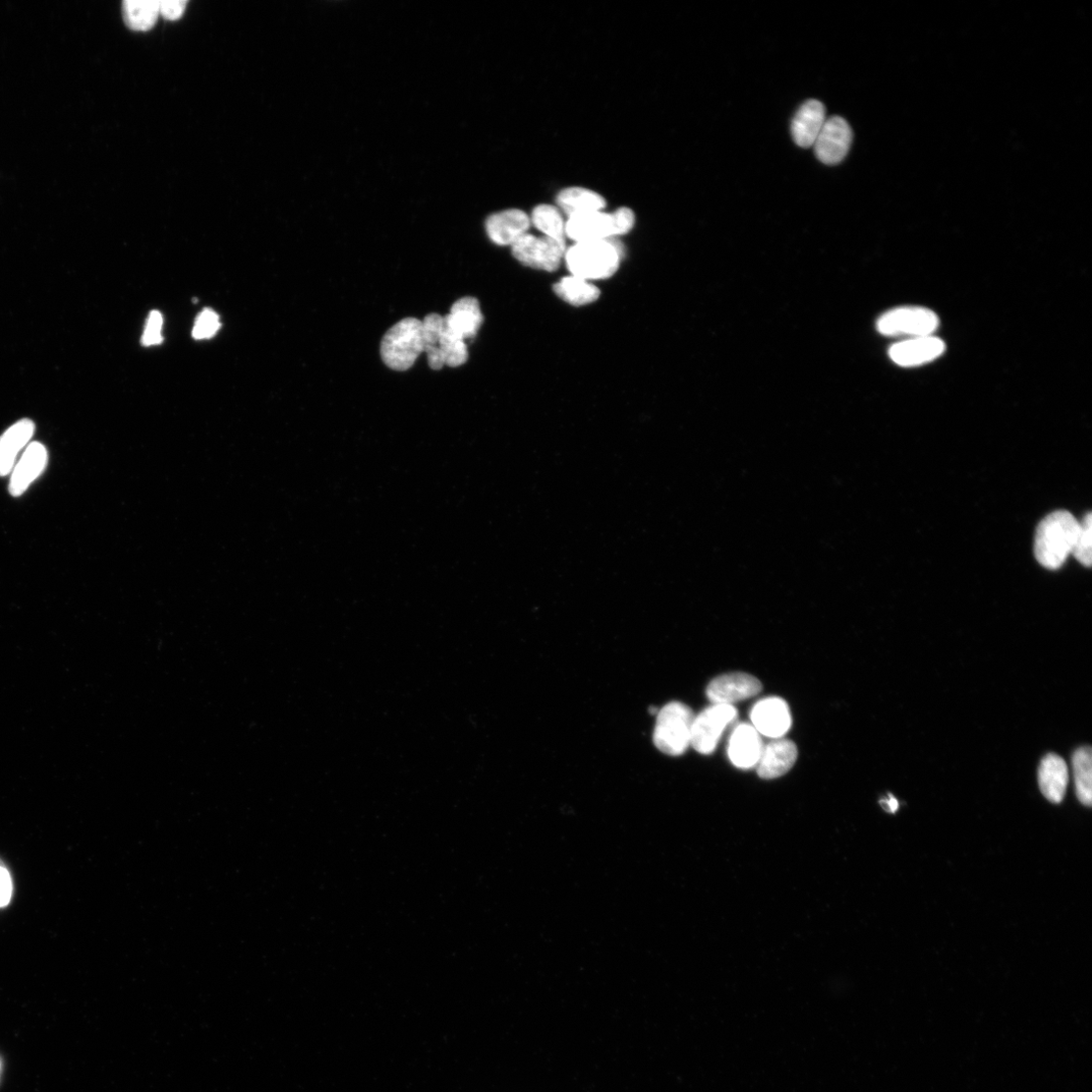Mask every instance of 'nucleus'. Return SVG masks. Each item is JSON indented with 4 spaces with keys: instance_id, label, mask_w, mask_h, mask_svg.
Returning a JSON list of instances; mask_svg holds the SVG:
<instances>
[{
    "instance_id": "obj_1",
    "label": "nucleus",
    "mask_w": 1092,
    "mask_h": 1092,
    "mask_svg": "<svg viewBox=\"0 0 1092 1092\" xmlns=\"http://www.w3.org/2000/svg\"><path fill=\"white\" fill-rule=\"evenodd\" d=\"M1079 522L1068 511H1055L1040 523L1034 537V556L1041 565L1057 569L1072 554Z\"/></svg>"
},
{
    "instance_id": "obj_2",
    "label": "nucleus",
    "mask_w": 1092,
    "mask_h": 1092,
    "mask_svg": "<svg viewBox=\"0 0 1092 1092\" xmlns=\"http://www.w3.org/2000/svg\"><path fill=\"white\" fill-rule=\"evenodd\" d=\"M623 247L614 238L576 243L566 249L564 258L573 276L585 280L606 279L618 269Z\"/></svg>"
},
{
    "instance_id": "obj_3",
    "label": "nucleus",
    "mask_w": 1092,
    "mask_h": 1092,
    "mask_svg": "<svg viewBox=\"0 0 1092 1092\" xmlns=\"http://www.w3.org/2000/svg\"><path fill=\"white\" fill-rule=\"evenodd\" d=\"M424 353L422 321L406 318L394 324L385 334L381 344V356L385 365L392 371L410 370Z\"/></svg>"
},
{
    "instance_id": "obj_4",
    "label": "nucleus",
    "mask_w": 1092,
    "mask_h": 1092,
    "mask_svg": "<svg viewBox=\"0 0 1092 1092\" xmlns=\"http://www.w3.org/2000/svg\"><path fill=\"white\" fill-rule=\"evenodd\" d=\"M422 326L424 353L432 370L439 371L444 366L457 368L468 362L466 342L457 339L447 330L443 316L429 314L422 321Z\"/></svg>"
},
{
    "instance_id": "obj_5",
    "label": "nucleus",
    "mask_w": 1092,
    "mask_h": 1092,
    "mask_svg": "<svg viewBox=\"0 0 1092 1092\" xmlns=\"http://www.w3.org/2000/svg\"><path fill=\"white\" fill-rule=\"evenodd\" d=\"M692 709L681 702H671L657 713L654 742L662 753L677 757L692 745L695 721Z\"/></svg>"
},
{
    "instance_id": "obj_6",
    "label": "nucleus",
    "mask_w": 1092,
    "mask_h": 1092,
    "mask_svg": "<svg viewBox=\"0 0 1092 1092\" xmlns=\"http://www.w3.org/2000/svg\"><path fill=\"white\" fill-rule=\"evenodd\" d=\"M936 313L922 307H901L883 314L877 321L878 331L891 337L931 336L939 327Z\"/></svg>"
},
{
    "instance_id": "obj_7",
    "label": "nucleus",
    "mask_w": 1092,
    "mask_h": 1092,
    "mask_svg": "<svg viewBox=\"0 0 1092 1092\" xmlns=\"http://www.w3.org/2000/svg\"><path fill=\"white\" fill-rule=\"evenodd\" d=\"M737 717L732 705L714 704L695 718L692 745L703 755L712 754L724 729Z\"/></svg>"
},
{
    "instance_id": "obj_8",
    "label": "nucleus",
    "mask_w": 1092,
    "mask_h": 1092,
    "mask_svg": "<svg viewBox=\"0 0 1092 1092\" xmlns=\"http://www.w3.org/2000/svg\"><path fill=\"white\" fill-rule=\"evenodd\" d=\"M511 247L513 256L524 265L549 272L559 267L566 251L565 242L546 236L537 237L530 234L517 240Z\"/></svg>"
},
{
    "instance_id": "obj_9",
    "label": "nucleus",
    "mask_w": 1092,
    "mask_h": 1092,
    "mask_svg": "<svg viewBox=\"0 0 1092 1092\" xmlns=\"http://www.w3.org/2000/svg\"><path fill=\"white\" fill-rule=\"evenodd\" d=\"M565 236L576 243L601 241L619 236L613 213L603 211L583 213L568 217Z\"/></svg>"
},
{
    "instance_id": "obj_10",
    "label": "nucleus",
    "mask_w": 1092,
    "mask_h": 1092,
    "mask_svg": "<svg viewBox=\"0 0 1092 1092\" xmlns=\"http://www.w3.org/2000/svg\"><path fill=\"white\" fill-rule=\"evenodd\" d=\"M762 692L761 682L752 675L731 673L712 680L706 696L713 704L732 705L750 700Z\"/></svg>"
},
{
    "instance_id": "obj_11",
    "label": "nucleus",
    "mask_w": 1092,
    "mask_h": 1092,
    "mask_svg": "<svg viewBox=\"0 0 1092 1092\" xmlns=\"http://www.w3.org/2000/svg\"><path fill=\"white\" fill-rule=\"evenodd\" d=\"M853 141L850 125L841 117L827 119L814 148L818 159L827 165H837L848 155Z\"/></svg>"
},
{
    "instance_id": "obj_12",
    "label": "nucleus",
    "mask_w": 1092,
    "mask_h": 1092,
    "mask_svg": "<svg viewBox=\"0 0 1092 1092\" xmlns=\"http://www.w3.org/2000/svg\"><path fill=\"white\" fill-rule=\"evenodd\" d=\"M946 350L945 343L933 335L908 338L890 348L889 357L898 366L911 368L931 363Z\"/></svg>"
},
{
    "instance_id": "obj_13",
    "label": "nucleus",
    "mask_w": 1092,
    "mask_h": 1092,
    "mask_svg": "<svg viewBox=\"0 0 1092 1092\" xmlns=\"http://www.w3.org/2000/svg\"><path fill=\"white\" fill-rule=\"evenodd\" d=\"M764 749L761 734L748 723L737 725L729 739L728 757L739 769L757 767Z\"/></svg>"
},
{
    "instance_id": "obj_14",
    "label": "nucleus",
    "mask_w": 1092,
    "mask_h": 1092,
    "mask_svg": "<svg viewBox=\"0 0 1092 1092\" xmlns=\"http://www.w3.org/2000/svg\"><path fill=\"white\" fill-rule=\"evenodd\" d=\"M751 719L760 734L775 739L785 735L792 724L788 704L778 698L759 702L752 709Z\"/></svg>"
},
{
    "instance_id": "obj_15",
    "label": "nucleus",
    "mask_w": 1092,
    "mask_h": 1092,
    "mask_svg": "<svg viewBox=\"0 0 1092 1092\" xmlns=\"http://www.w3.org/2000/svg\"><path fill=\"white\" fill-rule=\"evenodd\" d=\"M531 224L528 214L522 210L511 209L489 217L486 230L490 239L497 245L512 246L528 234Z\"/></svg>"
},
{
    "instance_id": "obj_16",
    "label": "nucleus",
    "mask_w": 1092,
    "mask_h": 1092,
    "mask_svg": "<svg viewBox=\"0 0 1092 1092\" xmlns=\"http://www.w3.org/2000/svg\"><path fill=\"white\" fill-rule=\"evenodd\" d=\"M48 464V451L40 442H31L16 464L11 477L10 493L22 496L42 475Z\"/></svg>"
},
{
    "instance_id": "obj_17",
    "label": "nucleus",
    "mask_w": 1092,
    "mask_h": 1092,
    "mask_svg": "<svg viewBox=\"0 0 1092 1092\" xmlns=\"http://www.w3.org/2000/svg\"><path fill=\"white\" fill-rule=\"evenodd\" d=\"M827 121L826 107L817 99L804 102L791 124L794 142L801 148L813 147Z\"/></svg>"
},
{
    "instance_id": "obj_18",
    "label": "nucleus",
    "mask_w": 1092,
    "mask_h": 1092,
    "mask_svg": "<svg viewBox=\"0 0 1092 1092\" xmlns=\"http://www.w3.org/2000/svg\"><path fill=\"white\" fill-rule=\"evenodd\" d=\"M447 330L459 340L466 341L477 336L484 317L480 303L476 298L465 297L457 300L450 313L443 316Z\"/></svg>"
},
{
    "instance_id": "obj_19",
    "label": "nucleus",
    "mask_w": 1092,
    "mask_h": 1092,
    "mask_svg": "<svg viewBox=\"0 0 1092 1092\" xmlns=\"http://www.w3.org/2000/svg\"><path fill=\"white\" fill-rule=\"evenodd\" d=\"M798 756L796 745L788 739L777 738L764 745L757 765V772L763 779H776L790 771Z\"/></svg>"
},
{
    "instance_id": "obj_20",
    "label": "nucleus",
    "mask_w": 1092,
    "mask_h": 1092,
    "mask_svg": "<svg viewBox=\"0 0 1092 1092\" xmlns=\"http://www.w3.org/2000/svg\"><path fill=\"white\" fill-rule=\"evenodd\" d=\"M35 429L32 420L23 419L0 436V477L12 474L19 454L31 443Z\"/></svg>"
},
{
    "instance_id": "obj_21",
    "label": "nucleus",
    "mask_w": 1092,
    "mask_h": 1092,
    "mask_svg": "<svg viewBox=\"0 0 1092 1092\" xmlns=\"http://www.w3.org/2000/svg\"><path fill=\"white\" fill-rule=\"evenodd\" d=\"M1068 784V768L1065 761L1055 755H1047L1039 767V786L1042 794L1052 803L1062 802Z\"/></svg>"
},
{
    "instance_id": "obj_22",
    "label": "nucleus",
    "mask_w": 1092,
    "mask_h": 1092,
    "mask_svg": "<svg viewBox=\"0 0 1092 1092\" xmlns=\"http://www.w3.org/2000/svg\"><path fill=\"white\" fill-rule=\"evenodd\" d=\"M556 203L558 208L568 217L602 211L606 207V201L600 194L580 187H571L562 190L557 195Z\"/></svg>"
},
{
    "instance_id": "obj_23",
    "label": "nucleus",
    "mask_w": 1092,
    "mask_h": 1092,
    "mask_svg": "<svg viewBox=\"0 0 1092 1092\" xmlns=\"http://www.w3.org/2000/svg\"><path fill=\"white\" fill-rule=\"evenodd\" d=\"M554 293L571 306H585L598 300L600 290L588 280L577 276H566L553 286Z\"/></svg>"
},
{
    "instance_id": "obj_24",
    "label": "nucleus",
    "mask_w": 1092,
    "mask_h": 1092,
    "mask_svg": "<svg viewBox=\"0 0 1092 1092\" xmlns=\"http://www.w3.org/2000/svg\"><path fill=\"white\" fill-rule=\"evenodd\" d=\"M123 16L131 30L148 31L155 26L160 16L159 0H125Z\"/></svg>"
},
{
    "instance_id": "obj_25",
    "label": "nucleus",
    "mask_w": 1092,
    "mask_h": 1092,
    "mask_svg": "<svg viewBox=\"0 0 1092 1092\" xmlns=\"http://www.w3.org/2000/svg\"><path fill=\"white\" fill-rule=\"evenodd\" d=\"M1076 794L1083 806L1092 801V753L1089 746L1078 749L1072 759Z\"/></svg>"
},
{
    "instance_id": "obj_26",
    "label": "nucleus",
    "mask_w": 1092,
    "mask_h": 1092,
    "mask_svg": "<svg viewBox=\"0 0 1092 1092\" xmlns=\"http://www.w3.org/2000/svg\"><path fill=\"white\" fill-rule=\"evenodd\" d=\"M531 222L548 238L565 242V222L559 210L550 205H540L534 211Z\"/></svg>"
},
{
    "instance_id": "obj_27",
    "label": "nucleus",
    "mask_w": 1092,
    "mask_h": 1092,
    "mask_svg": "<svg viewBox=\"0 0 1092 1092\" xmlns=\"http://www.w3.org/2000/svg\"><path fill=\"white\" fill-rule=\"evenodd\" d=\"M1092 515L1090 512L1084 515L1079 523V532L1075 541L1072 554L1084 566L1090 567L1092 560Z\"/></svg>"
},
{
    "instance_id": "obj_28",
    "label": "nucleus",
    "mask_w": 1092,
    "mask_h": 1092,
    "mask_svg": "<svg viewBox=\"0 0 1092 1092\" xmlns=\"http://www.w3.org/2000/svg\"><path fill=\"white\" fill-rule=\"evenodd\" d=\"M220 326L219 316L213 310L206 309L196 320L193 336L198 340L212 338Z\"/></svg>"
},
{
    "instance_id": "obj_29",
    "label": "nucleus",
    "mask_w": 1092,
    "mask_h": 1092,
    "mask_svg": "<svg viewBox=\"0 0 1092 1092\" xmlns=\"http://www.w3.org/2000/svg\"><path fill=\"white\" fill-rule=\"evenodd\" d=\"M162 324V315L157 311H153L147 320V326L142 337V343L145 347H152V345L161 343Z\"/></svg>"
},
{
    "instance_id": "obj_30",
    "label": "nucleus",
    "mask_w": 1092,
    "mask_h": 1092,
    "mask_svg": "<svg viewBox=\"0 0 1092 1092\" xmlns=\"http://www.w3.org/2000/svg\"><path fill=\"white\" fill-rule=\"evenodd\" d=\"M187 5L186 0H159L160 16L170 21L179 20L185 14Z\"/></svg>"
},
{
    "instance_id": "obj_31",
    "label": "nucleus",
    "mask_w": 1092,
    "mask_h": 1092,
    "mask_svg": "<svg viewBox=\"0 0 1092 1092\" xmlns=\"http://www.w3.org/2000/svg\"><path fill=\"white\" fill-rule=\"evenodd\" d=\"M13 896V880L9 870L0 863V907L10 904Z\"/></svg>"
},
{
    "instance_id": "obj_32",
    "label": "nucleus",
    "mask_w": 1092,
    "mask_h": 1092,
    "mask_svg": "<svg viewBox=\"0 0 1092 1092\" xmlns=\"http://www.w3.org/2000/svg\"><path fill=\"white\" fill-rule=\"evenodd\" d=\"M881 804H883L884 810L890 814H894L899 808V803L897 799H895L892 795H889L887 799H883Z\"/></svg>"
}]
</instances>
